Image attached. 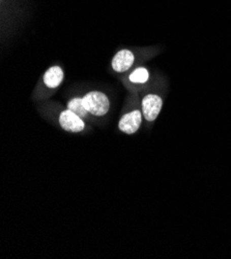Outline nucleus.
<instances>
[{"mask_svg": "<svg viewBox=\"0 0 231 259\" xmlns=\"http://www.w3.org/2000/svg\"><path fill=\"white\" fill-rule=\"evenodd\" d=\"M83 106L89 114L95 117L105 116L110 109V102L106 94L100 91H91L82 97Z\"/></svg>", "mask_w": 231, "mask_h": 259, "instance_id": "obj_1", "label": "nucleus"}, {"mask_svg": "<svg viewBox=\"0 0 231 259\" xmlns=\"http://www.w3.org/2000/svg\"><path fill=\"white\" fill-rule=\"evenodd\" d=\"M163 107V100L157 94H147L142 99V114L146 121H155Z\"/></svg>", "mask_w": 231, "mask_h": 259, "instance_id": "obj_2", "label": "nucleus"}, {"mask_svg": "<svg viewBox=\"0 0 231 259\" xmlns=\"http://www.w3.org/2000/svg\"><path fill=\"white\" fill-rule=\"evenodd\" d=\"M59 124L63 131L72 134L82 133L85 128L84 120L68 109L60 113Z\"/></svg>", "mask_w": 231, "mask_h": 259, "instance_id": "obj_3", "label": "nucleus"}, {"mask_svg": "<svg viewBox=\"0 0 231 259\" xmlns=\"http://www.w3.org/2000/svg\"><path fill=\"white\" fill-rule=\"evenodd\" d=\"M142 118L143 114L139 110H135L124 114L118 122L119 131L129 136L134 135L136 132H138V129L141 126Z\"/></svg>", "mask_w": 231, "mask_h": 259, "instance_id": "obj_4", "label": "nucleus"}, {"mask_svg": "<svg viewBox=\"0 0 231 259\" xmlns=\"http://www.w3.org/2000/svg\"><path fill=\"white\" fill-rule=\"evenodd\" d=\"M134 60L135 57L131 51L121 50L117 52L112 59V68L116 72H124L132 67Z\"/></svg>", "mask_w": 231, "mask_h": 259, "instance_id": "obj_5", "label": "nucleus"}, {"mask_svg": "<svg viewBox=\"0 0 231 259\" xmlns=\"http://www.w3.org/2000/svg\"><path fill=\"white\" fill-rule=\"evenodd\" d=\"M64 79V73L61 67L52 66L50 67L44 74V83L50 89L57 88Z\"/></svg>", "mask_w": 231, "mask_h": 259, "instance_id": "obj_6", "label": "nucleus"}, {"mask_svg": "<svg viewBox=\"0 0 231 259\" xmlns=\"http://www.w3.org/2000/svg\"><path fill=\"white\" fill-rule=\"evenodd\" d=\"M68 110L72 111L73 113H75L76 115H78L79 117H81L83 120L88 118V111L85 109V107L83 106V101L82 98L80 97H75L73 99H71L68 102Z\"/></svg>", "mask_w": 231, "mask_h": 259, "instance_id": "obj_7", "label": "nucleus"}, {"mask_svg": "<svg viewBox=\"0 0 231 259\" xmlns=\"http://www.w3.org/2000/svg\"><path fill=\"white\" fill-rule=\"evenodd\" d=\"M129 79L132 83L135 84H144L149 79V72L145 67L136 68L129 76Z\"/></svg>", "mask_w": 231, "mask_h": 259, "instance_id": "obj_8", "label": "nucleus"}]
</instances>
